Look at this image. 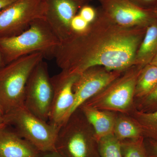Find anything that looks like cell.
<instances>
[{"mask_svg":"<svg viewBox=\"0 0 157 157\" xmlns=\"http://www.w3.org/2000/svg\"><path fill=\"white\" fill-rule=\"evenodd\" d=\"M78 76L61 71L51 77L53 96L48 123L58 128L63 122L74 103L73 86Z\"/></svg>","mask_w":157,"mask_h":157,"instance_id":"10","label":"cell"},{"mask_svg":"<svg viewBox=\"0 0 157 157\" xmlns=\"http://www.w3.org/2000/svg\"><path fill=\"white\" fill-rule=\"evenodd\" d=\"M113 135L120 141L135 140L144 137L140 127L130 116L118 113Z\"/></svg>","mask_w":157,"mask_h":157,"instance_id":"16","label":"cell"},{"mask_svg":"<svg viewBox=\"0 0 157 157\" xmlns=\"http://www.w3.org/2000/svg\"><path fill=\"white\" fill-rule=\"evenodd\" d=\"M151 10L153 12L154 14L155 17H157V4L156 5V6H155L154 8V9Z\"/></svg>","mask_w":157,"mask_h":157,"instance_id":"31","label":"cell"},{"mask_svg":"<svg viewBox=\"0 0 157 157\" xmlns=\"http://www.w3.org/2000/svg\"><path fill=\"white\" fill-rule=\"evenodd\" d=\"M105 17L123 26L149 24L156 17L151 10L138 7L129 0H100Z\"/></svg>","mask_w":157,"mask_h":157,"instance_id":"12","label":"cell"},{"mask_svg":"<svg viewBox=\"0 0 157 157\" xmlns=\"http://www.w3.org/2000/svg\"><path fill=\"white\" fill-rule=\"evenodd\" d=\"M87 0H45V19L62 42L71 36L73 32L71 23L76 12Z\"/></svg>","mask_w":157,"mask_h":157,"instance_id":"11","label":"cell"},{"mask_svg":"<svg viewBox=\"0 0 157 157\" xmlns=\"http://www.w3.org/2000/svg\"><path fill=\"white\" fill-rule=\"evenodd\" d=\"M140 37L114 33L97 43L87 30L73 33L61 42L53 55L61 71L80 74L90 68L101 66L110 71H122L135 62Z\"/></svg>","mask_w":157,"mask_h":157,"instance_id":"1","label":"cell"},{"mask_svg":"<svg viewBox=\"0 0 157 157\" xmlns=\"http://www.w3.org/2000/svg\"><path fill=\"white\" fill-rule=\"evenodd\" d=\"M157 52V17L150 23L136 55L137 63L145 66Z\"/></svg>","mask_w":157,"mask_h":157,"instance_id":"15","label":"cell"},{"mask_svg":"<svg viewBox=\"0 0 157 157\" xmlns=\"http://www.w3.org/2000/svg\"><path fill=\"white\" fill-rule=\"evenodd\" d=\"M128 114L138 124L144 138L157 140V110L143 112L134 109Z\"/></svg>","mask_w":157,"mask_h":157,"instance_id":"18","label":"cell"},{"mask_svg":"<svg viewBox=\"0 0 157 157\" xmlns=\"http://www.w3.org/2000/svg\"><path fill=\"white\" fill-rule=\"evenodd\" d=\"M38 157H63L56 151L40 152Z\"/></svg>","mask_w":157,"mask_h":157,"instance_id":"26","label":"cell"},{"mask_svg":"<svg viewBox=\"0 0 157 157\" xmlns=\"http://www.w3.org/2000/svg\"><path fill=\"white\" fill-rule=\"evenodd\" d=\"M17 0H0V11Z\"/></svg>","mask_w":157,"mask_h":157,"instance_id":"27","label":"cell"},{"mask_svg":"<svg viewBox=\"0 0 157 157\" xmlns=\"http://www.w3.org/2000/svg\"><path fill=\"white\" fill-rule=\"evenodd\" d=\"M93 127L97 140L113 135L116 119L118 113L101 110L82 104L79 107Z\"/></svg>","mask_w":157,"mask_h":157,"instance_id":"14","label":"cell"},{"mask_svg":"<svg viewBox=\"0 0 157 157\" xmlns=\"http://www.w3.org/2000/svg\"><path fill=\"white\" fill-rule=\"evenodd\" d=\"M40 153L11 127H0V157H38Z\"/></svg>","mask_w":157,"mask_h":157,"instance_id":"13","label":"cell"},{"mask_svg":"<svg viewBox=\"0 0 157 157\" xmlns=\"http://www.w3.org/2000/svg\"><path fill=\"white\" fill-rule=\"evenodd\" d=\"M120 72L98 69L94 67L79 74L73 86L74 103L63 122L82 104L120 76Z\"/></svg>","mask_w":157,"mask_h":157,"instance_id":"9","label":"cell"},{"mask_svg":"<svg viewBox=\"0 0 157 157\" xmlns=\"http://www.w3.org/2000/svg\"><path fill=\"white\" fill-rule=\"evenodd\" d=\"M134 109L143 112L157 110V86L148 95L134 100Z\"/></svg>","mask_w":157,"mask_h":157,"instance_id":"21","label":"cell"},{"mask_svg":"<svg viewBox=\"0 0 157 157\" xmlns=\"http://www.w3.org/2000/svg\"><path fill=\"white\" fill-rule=\"evenodd\" d=\"M79 15L89 23H90L96 17V11L92 7L84 6L80 9Z\"/></svg>","mask_w":157,"mask_h":157,"instance_id":"23","label":"cell"},{"mask_svg":"<svg viewBox=\"0 0 157 157\" xmlns=\"http://www.w3.org/2000/svg\"><path fill=\"white\" fill-rule=\"evenodd\" d=\"M144 143L148 157H157V140L144 138Z\"/></svg>","mask_w":157,"mask_h":157,"instance_id":"24","label":"cell"},{"mask_svg":"<svg viewBox=\"0 0 157 157\" xmlns=\"http://www.w3.org/2000/svg\"><path fill=\"white\" fill-rule=\"evenodd\" d=\"M142 69L132 70L121 78L119 76L83 104L97 109L128 114L134 109L135 87Z\"/></svg>","mask_w":157,"mask_h":157,"instance_id":"6","label":"cell"},{"mask_svg":"<svg viewBox=\"0 0 157 157\" xmlns=\"http://www.w3.org/2000/svg\"><path fill=\"white\" fill-rule=\"evenodd\" d=\"M6 124L4 121V114L0 111V127H2Z\"/></svg>","mask_w":157,"mask_h":157,"instance_id":"29","label":"cell"},{"mask_svg":"<svg viewBox=\"0 0 157 157\" xmlns=\"http://www.w3.org/2000/svg\"><path fill=\"white\" fill-rule=\"evenodd\" d=\"M157 86V67L149 63L140 71L135 87V99L148 95Z\"/></svg>","mask_w":157,"mask_h":157,"instance_id":"17","label":"cell"},{"mask_svg":"<svg viewBox=\"0 0 157 157\" xmlns=\"http://www.w3.org/2000/svg\"><path fill=\"white\" fill-rule=\"evenodd\" d=\"M53 96L48 65L42 60L34 68L27 82L24 106L34 115L48 122Z\"/></svg>","mask_w":157,"mask_h":157,"instance_id":"7","label":"cell"},{"mask_svg":"<svg viewBox=\"0 0 157 157\" xmlns=\"http://www.w3.org/2000/svg\"><path fill=\"white\" fill-rule=\"evenodd\" d=\"M149 63L155 65V66L157 67V52L154 57L152 59L151 61Z\"/></svg>","mask_w":157,"mask_h":157,"instance_id":"30","label":"cell"},{"mask_svg":"<svg viewBox=\"0 0 157 157\" xmlns=\"http://www.w3.org/2000/svg\"><path fill=\"white\" fill-rule=\"evenodd\" d=\"M4 121L40 152L55 151L58 128L29 112L24 106L4 115Z\"/></svg>","mask_w":157,"mask_h":157,"instance_id":"5","label":"cell"},{"mask_svg":"<svg viewBox=\"0 0 157 157\" xmlns=\"http://www.w3.org/2000/svg\"><path fill=\"white\" fill-rule=\"evenodd\" d=\"M6 65V64L5 63V61H4V58H3L2 54V52L0 50V69Z\"/></svg>","mask_w":157,"mask_h":157,"instance_id":"28","label":"cell"},{"mask_svg":"<svg viewBox=\"0 0 157 157\" xmlns=\"http://www.w3.org/2000/svg\"><path fill=\"white\" fill-rule=\"evenodd\" d=\"M45 0H17L0 11V38L17 36L45 19Z\"/></svg>","mask_w":157,"mask_h":157,"instance_id":"8","label":"cell"},{"mask_svg":"<svg viewBox=\"0 0 157 157\" xmlns=\"http://www.w3.org/2000/svg\"><path fill=\"white\" fill-rule=\"evenodd\" d=\"M138 7L147 10H152L157 4V0H129Z\"/></svg>","mask_w":157,"mask_h":157,"instance_id":"25","label":"cell"},{"mask_svg":"<svg viewBox=\"0 0 157 157\" xmlns=\"http://www.w3.org/2000/svg\"><path fill=\"white\" fill-rule=\"evenodd\" d=\"M45 58L42 52L31 54L0 69V109L4 115L24 106L29 77L35 67Z\"/></svg>","mask_w":157,"mask_h":157,"instance_id":"4","label":"cell"},{"mask_svg":"<svg viewBox=\"0 0 157 157\" xmlns=\"http://www.w3.org/2000/svg\"><path fill=\"white\" fill-rule=\"evenodd\" d=\"M0 111H1V112H2V110H1V109H0Z\"/></svg>","mask_w":157,"mask_h":157,"instance_id":"32","label":"cell"},{"mask_svg":"<svg viewBox=\"0 0 157 157\" xmlns=\"http://www.w3.org/2000/svg\"><path fill=\"white\" fill-rule=\"evenodd\" d=\"M89 26V23L86 21L79 15H76L72 19L71 27L73 33H82L86 31Z\"/></svg>","mask_w":157,"mask_h":157,"instance_id":"22","label":"cell"},{"mask_svg":"<svg viewBox=\"0 0 157 157\" xmlns=\"http://www.w3.org/2000/svg\"><path fill=\"white\" fill-rule=\"evenodd\" d=\"M60 42L45 19L37 20L28 29L14 36L0 38V50L6 64L36 52L52 57Z\"/></svg>","mask_w":157,"mask_h":157,"instance_id":"2","label":"cell"},{"mask_svg":"<svg viewBox=\"0 0 157 157\" xmlns=\"http://www.w3.org/2000/svg\"><path fill=\"white\" fill-rule=\"evenodd\" d=\"M98 142L100 157H124L121 141L113 135L103 137Z\"/></svg>","mask_w":157,"mask_h":157,"instance_id":"19","label":"cell"},{"mask_svg":"<svg viewBox=\"0 0 157 157\" xmlns=\"http://www.w3.org/2000/svg\"><path fill=\"white\" fill-rule=\"evenodd\" d=\"M120 141L124 157H148L144 145V137Z\"/></svg>","mask_w":157,"mask_h":157,"instance_id":"20","label":"cell"},{"mask_svg":"<svg viewBox=\"0 0 157 157\" xmlns=\"http://www.w3.org/2000/svg\"><path fill=\"white\" fill-rule=\"evenodd\" d=\"M55 148L63 157H100L94 131L80 108L59 127Z\"/></svg>","mask_w":157,"mask_h":157,"instance_id":"3","label":"cell"}]
</instances>
